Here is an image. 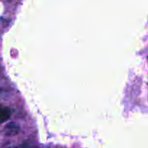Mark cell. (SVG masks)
<instances>
[{"label": "cell", "instance_id": "obj_1", "mask_svg": "<svg viewBox=\"0 0 148 148\" xmlns=\"http://www.w3.org/2000/svg\"><path fill=\"white\" fill-rule=\"evenodd\" d=\"M11 111L9 108L0 104V124L8 121L10 117Z\"/></svg>", "mask_w": 148, "mask_h": 148}, {"label": "cell", "instance_id": "obj_2", "mask_svg": "<svg viewBox=\"0 0 148 148\" xmlns=\"http://www.w3.org/2000/svg\"><path fill=\"white\" fill-rule=\"evenodd\" d=\"M6 130H7L9 133H10V134H16V133L18 132L19 127L16 126L15 123H10V124H9V125L6 126Z\"/></svg>", "mask_w": 148, "mask_h": 148}]
</instances>
